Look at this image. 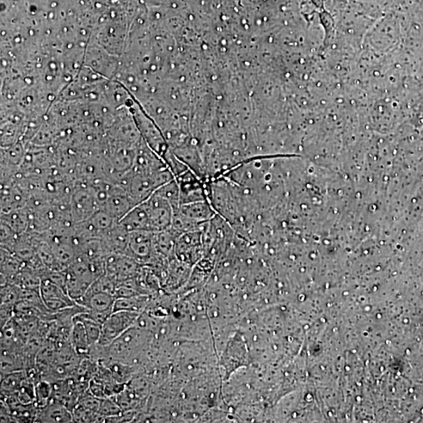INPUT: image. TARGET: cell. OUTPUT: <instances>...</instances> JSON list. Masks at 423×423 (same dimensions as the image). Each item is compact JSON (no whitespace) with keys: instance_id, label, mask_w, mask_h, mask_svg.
<instances>
[{"instance_id":"1","label":"cell","mask_w":423,"mask_h":423,"mask_svg":"<svg viewBox=\"0 0 423 423\" xmlns=\"http://www.w3.org/2000/svg\"><path fill=\"white\" fill-rule=\"evenodd\" d=\"M252 363L247 338L242 332L235 333L226 343L219 358V369L223 382L233 373Z\"/></svg>"},{"instance_id":"2","label":"cell","mask_w":423,"mask_h":423,"mask_svg":"<svg viewBox=\"0 0 423 423\" xmlns=\"http://www.w3.org/2000/svg\"><path fill=\"white\" fill-rule=\"evenodd\" d=\"M99 210L91 186L87 183L76 181L70 200V213L73 224L85 222Z\"/></svg>"},{"instance_id":"3","label":"cell","mask_w":423,"mask_h":423,"mask_svg":"<svg viewBox=\"0 0 423 423\" xmlns=\"http://www.w3.org/2000/svg\"><path fill=\"white\" fill-rule=\"evenodd\" d=\"M204 228L185 233L176 239L174 255L177 260L194 267L204 258Z\"/></svg>"},{"instance_id":"4","label":"cell","mask_w":423,"mask_h":423,"mask_svg":"<svg viewBox=\"0 0 423 423\" xmlns=\"http://www.w3.org/2000/svg\"><path fill=\"white\" fill-rule=\"evenodd\" d=\"M140 313L119 310L114 311L102 324L101 338L97 345L108 347L126 332L128 329L135 326Z\"/></svg>"},{"instance_id":"5","label":"cell","mask_w":423,"mask_h":423,"mask_svg":"<svg viewBox=\"0 0 423 423\" xmlns=\"http://www.w3.org/2000/svg\"><path fill=\"white\" fill-rule=\"evenodd\" d=\"M144 204L149 213L150 231L157 232L170 228L174 210L167 199L155 192Z\"/></svg>"},{"instance_id":"6","label":"cell","mask_w":423,"mask_h":423,"mask_svg":"<svg viewBox=\"0 0 423 423\" xmlns=\"http://www.w3.org/2000/svg\"><path fill=\"white\" fill-rule=\"evenodd\" d=\"M156 231L140 230L130 232V239L125 255L136 260L141 265H148L155 249Z\"/></svg>"},{"instance_id":"7","label":"cell","mask_w":423,"mask_h":423,"mask_svg":"<svg viewBox=\"0 0 423 423\" xmlns=\"http://www.w3.org/2000/svg\"><path fill=\"white\" fill-rule=\"evenodd\" d=\"M40 294L46 308L51 314L72 308L76 305L63 288L48 279L42 280Z\"/></svg>"},{"instance_id":"8","label":"cell","mask_w":423,"mask_h":423,"mask_svg":"<svg viewBox=\"0 0 423 423\" xmlns=\"http://www.w3.org/2000/svg\"><path fill=\"white\" fill-rule=\"evenodd\" d=\"M35 422H74L72 410L65 404L52 397L47 406L38 408Z\"/></svg>"},{"instance_id":"9","label":"cell","mask_w":423,"mask_h":423,"mask_svg":"<svg viewBox=\"0 0 423 423\" xmlns=\"http://www.w3.org/2000/svg\"><path fill=\"white\" fill-rule=\"evenodd\" d=\"M176 210H179L183 216L199 225H204L217 215L215 210H213L208 201L183 204Z\"/></svg>"},{"instance_id":"10","label":"cell","mask_w":423,"mask_h":423,"mask_svg":"<svg viewBox=\"0 0 423 423\" xmlns=\"http://www.w3.org/2000/svg\"><path fill=\"white\" fill-rule=\"evenodd\" d=\"M135 206L125 189L119 187L109 196L101 210L106 211L117 220L124 217Z\"/></svg>"},{"instance_id":"11","label":"cell","mask_w":423,"mask_h":423,"mask_svg":"<svg viewBox=\"0 0 423 423\" xmlns=\"http://www.w3.org/2000/svg\"><path fill=\"white\" fill-rule=\"evenodd\" d=\"M101 238L110 254H126L128 239H130V232L118 222Z\"/></svg>"},{"instance_id":"12","label":"cell","mask_w":423,"mask_h":423,"mask_svg":"<svg viewBox=\"0 0 423 423\" xmlns=\"http://www.w3.org/2000/svg\"><path fill=\"white\" fill-rule=\"evenodd\" d=\"M119 224L128 232L140 230L150 231L149 213L144 201L133 206L119 220Z\"/></svg>"},{"instance_id":"13","label":"cell","mask_w":423,"mask_h":423,"mask_svg":"<svg viewBox=\"0 0 423 423\" xmlns=\"http://www.w3.org/2000/svg\"><path fill=\"white\" fill-rule=\"evenodd\" d=\"M115 297L113 294L99 292L92 294H85L77 300L76 304L83 306L85 309L97 311H113Z\"/></svg>"},{"instance_id":"14","label":"cell","mask_w":423,"mask_h":423,"mask_svg":"<svg viewBox=\"0 0 423 423\" xmlns=\"http://www.w3.org/2000/svg\"><path fill=\"white\" fill-rule=\"evenodd\" d=\"M1 223L7 224L18 235L29 229L31 223L30 210L28 206L8 213H1Z\"/></svg>"},{"instance_id":"15","label":"cell","mask_w":423,"mask_h":423,"mask_svg":"<svg viewBox=\"0 0 423 423\" xmlns=\"http://www.w3.org/2000/svg\"><path fill=\"white\" fill-rule=\"evenodd\" d=\"M69 342L73 349L82 358H88L91 346L84 324L79 321L73 323Z\"/></svg>"},{"instance_id":"16","label":"cell","mask_w":423,"mask_h":423,"mask_svg":"<svg viewBox=\"0 0 423 423\" xmlns=\"http://www.w3.org/2000/svg\"><path fill=\"white\" fill-rule=\"evenodd\" d=\"M151 299V296L144 295V294H139V295L127 298L116 299L113 306V312L126 310L141 314L148 308Z\"/></svg>"},{"instance_id":"17","label":"cell","mask_w":423,"mask_h":423,"mask_svg":"<svg viewBox=\"0 0 423 423\" xmlns=\"http://www.w3.org/2000/svg\"><path fill=\"white\" fill-rule=\"evenodd\" d=\"M98 238H101L106 233L119 222L103 210H97L87 220Z\"/></svg>"},{"instance_id":"18","label":"cell","mask_w":423,"mask_h":423,"mask_svg":"<svg viewBox=\"0 0 423 423\" xmlns=\"http://www.w3.org/2000/svg\"><path fill=\"white\" fill-rule=\"evenodd\" d=\"M28 377L26 370L16 371L1 377V395L3 399L17 393Z\"/></svg>"},{"instance_id":"19","label":"cell","mask_w":423,"mask_h":423,"mask_svg":"<svg viewBox=\"0 0 423 423\" xmlns=\"http://www.w3.org/2000/svg\"><path fill=\"white\" fill-rule=\"evenodd\" d=\"M76 321L81 322L84 324L90 346L93 347L97 345L101 338L102 324L82 316L81 313H78L73 317V322Z\"/></svg>"},{"instance_id":"20","label":"cell","mask_w":423,"mask_h":423,"mask_svg":"<svg viewBox=\"0 0 423 423\" xmlns=\"http://www.w3.org/2000/svg\"><path fill=\"white\" fill-rule=\"evenodd\" d=\"M73 422H103L104 417L94 410L85 408L76 404L72 409Z\"/></svg>"},{"instance_id":"21","label":"cell","mask_w":423,"mask_h":423,"mask_svg":"<svg viewBox=\"0 0 423 423\" xmlns=\"http://www.w3.org/2000/svg\"><path fill=\"white\" fill-rule=\"evenodd\" d=\"M53 397V384L47 380L35 383V406L38 408L47 406Z\"/></svg>"},{"instance_id":"22","label":"cell","mask_w":423,"mask_h":423,"mask_svg":"<svg viewBox=\"0 0 423 423\" xmlns=\"http://www.w3.org/2000/svg\"><path fill=\"white\" fill-rule=\"evenodd\" d=\"M98 413L104 417V420L108 417L119 415L122 413V410L116 401L115 397H107L101 399Z\"/></svg>"},{"instance_id":"23","label":"cell","mask_w":423,"mask_h":423,"mask_svg":"<svg viewBox=\"0 0 423 423\" xmlns=\"http://www.w3.org/2000/svg\"><path fill=\"white\" fill-rule=\"evenodd\" d=\"M18 236L19 235L12 230L8 225L1 223V228H0V243H1V248L7 249L13 254Z\"/></svg>"}]
</instances>
